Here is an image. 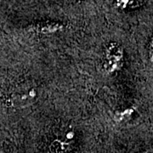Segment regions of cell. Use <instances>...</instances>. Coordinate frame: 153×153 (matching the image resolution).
I'll list each match as a JSON object with an SVG mask.
<instances>
[{"label": "cell", "instance_id": "obj_1", "mask_svg": "<svg viewBox=\"0 0 153 153\" xmlns=\"http://www.w3.org/2000/svg\"><path fill=\"white\" fill-rule=\"evenodd\" d=\"M34 28L36 31H38L39 33H49L60 31L63 28V26L58 23H44V24H39V25L35 26Z\"/></svg>", "mask_w": 153, "mask_h": 153}]
</instances>
